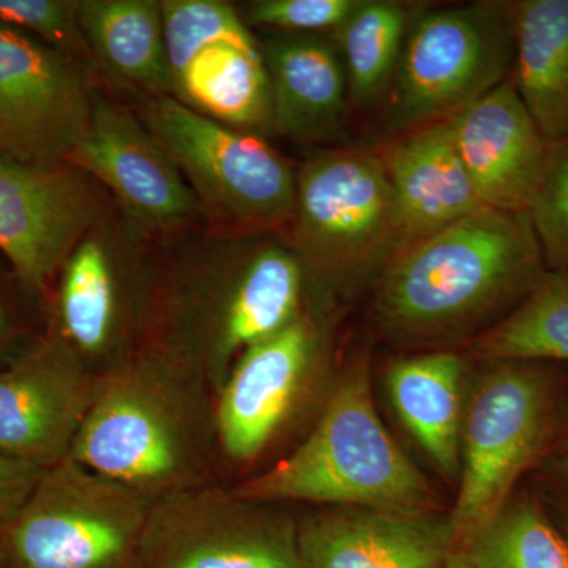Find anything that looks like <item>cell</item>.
Returning a JSON list of instances; mask_svg holds the SVG:
<instances>
[{
  "label": "cell",
  "mask_w": 568,
  "mask_h": 568,
  "mask_svg": "<svg viewBox=\"0 0 568 568\" xmlns=\"http://www.w3.org/2000/svg\"><path fill=\"white\" fill-rule=\"evenodd\" d=\"M547 272L526 212L484 207L399 253L376 286V323L403 345H443L499 323Z\"/></svg>",
  "instance_id": "cell-1"
},
{
  "label": "cell",
  "mask_w": 568,
  "mask_h": 568,
  "mask_svg": "<svg viewBox=\"0 0 568 568\" xmlns=\"http://www.w3.org/2000/svg\"><path fill=\"white\" fill-rule=\"evenodd\" d=\"M207 386L159 347L100 376L69 457L155 500L207 485L213 405Z\"/></svg>",
  "instance_id": "cell-2"
},
{
  "label": "cell",
  "mask_w": 568,
  "mask_h": 568,
  "mask_svg": "<svg viewBox=\"0 0 568 568\" xmlns=\"http://www.w3.org/2000/svg\"><path fill=\"white\" fill-rule=\"evenodd\" d=\"M305 276L287 244L203 245L174 268L152 306L159 347L219 390L242 354L305 312Z\"/></svg>",
  "instance_id": "cell-3"
},
{
  "label": "cell",
  "mask_w": 568,
  "mask_h": 568,
  "mask_svg": "<svg viewBox=\"0 0 568 568\" xmlns=\"http://www.w3.org/2000/svg\"><path fill=\"white\" fill-rule=\"evenodd\" d=\"M261 504L425 514L432 489L377 416L365 364L336 381L310 435L293 454L234 488Z\"/></svg>",
  "instance_id": "cell-4"
},
{
  "label": "cell",
  "mask_w": 568,
  "mask_h": 568,
  "mask_svg": "<svg viewBox=\"0 0 568 568\" xmlns=\"http://www.w3.org/2000/svg\"><path fill=\"white\" fill-rule=\"evenodd\" d=\"M286 233L306 297L323 308L379 282L409 246L383 156L361 149L302 164Z\"/></svg>",
  "instance_id": "cell-5"
},
{
  "label": "cell",
  "mask_w": 568,
  "mask_h": 568,
  "mask_svg": "<svg viewBox=\"0 0 568 568\" xmlns=\"http://www.w3.org/2000/svg\"><path fill=\"white\" fill-rule=\"evenodd\" d=\"M487 364L466 405L459 489L448 517L465 547L517 493L519 478L551 454L562 399L559 365Z\"/></svg>",
  "instance_id": "cell-6"
},
{
  "label": "cell",
  "mask_w": 568,
  "mask_h": 568,
  "mask_svg": "<svg viewBox=\"0 0 568 568\" xmlns=\"http://www.w3.org/2000/svg\"><path fill=\"white\" fill-rule=\"evenodd\" d=\"M138 115L181 171L204 216L239 233H286L297 171L263 136L213 121L170 95L148 97Z\"/></svg>",
  "instance_id": "cell-7"
},
{
  "label": "cell",
  "mask_w": 568,
  "mask_h": 568,
  "mask_svg": "<svg viewBox=\"0 0 568 568\" xmlns=\"http://www.w3.org/2000/svg\"><path fill=\"white\" fill-rule=\"evenodd\" d=\"M515 9L489 0L418 14L387 92L388 132L448 121L508 80Z\"/></svg>",
  "instance_id": "cell-8"
},
{
  "label": "cell",
  "mask_w": 568,
  "mask_h": 568,
  "mask_svg": "<svg viewBox=\"0 0 568 568\" xmlns=\"http://www.w3.org/2000/svg\"><path fill=\"white\" fill-rule=\"evenodd\" d=\"M152 503L67 457L0 534L3 568H140Z\"/></svg>",
  "instance_id": "cell-9"
},
{
  "label": "cell",
  "mask_w": 568,
  "mask_h": 568,
  "mask_svg": "<svg viewBox=\"0 0 568 568\" xmlns=\"http://www.w3.org/2000/svg\"><path fill=\"white\" fill-rule=\"evenodd\" d=\"M170 97L241 132H274L260 40L231 3L163 0Z\"/></svg>",
  "instance_id": "cell-10"
},
{
  "label": "cell",
  "mask_w": 568,
  "mask_h": 568,
  "mask_svg": "<svg viewBox=\"0 0 568 568\" xmlns=\"http://www.w3.org/2000/svg\"><path fill=\"white\" fill-rule=\"evenodd\" d=\"M140 568H302L297 525L234 489H185L153 500Z\"/></svg>",
  "instance_id": "cell-11"
},
{
  "label": "cell",
  "mask_w": 568,
  "mask_h": 568,
  "mask_svg": "<svg viewBox=\"0 0 568 568\" xmlns=\"http://www.w3.org/2000/svg\"><path fill=\"white\" fill-rule=\"evenodd\" d=\"M93 93L69 55L0 24V160L65 163L91 121Z\"/></svg>",
  "instance_id": "cell-12"
},
{
  "label": "cell",
  "mask_w": 568,
  "mask_h": 568,
  "mask_svg": "<svg viewBox=\"0 0 568 568\" xmlns=\"http://www.w3.org/2000/svg\"><path fill=\"white\" fill-rule=\"evenodd\" d=\"M65 163L103 183L129 222L144 233H174L204 215L140 115L102 93H93L91 121Z\"/></svg>",
  "instance_id": "cell-13"
},
{
  "label": "cell",
  "mask_w": 568,
  "mask_h": 568,
  "mask_svg": "<svg viewBox=\"0 0 568 568\" xmlns=\"http://www.w3.org/2000/svg\"><path fill=\"white\" fill-rule=\"evenodd\" d=\"M323 335L312 313L246 349L215 392L213 426L235 463L260 458L290 424L312 387Z\"/></svg>",
  "instance_id": "cell-14"
},
{
  "label": "cell",
  "mask_w": 568,
  "mask_h": 568,
  "mask_svg": "<svg viewBox=\"0 0 568 568\" xmlns=\"http://www.w3.org/2000/svg\"><path fill=\"white\" fill-rule=\"evenodd\" d=\"M99 215L88 175L69 163L0 160V253L29 290L62 272Z\"/></svg>",
  "instance_id": "cell-15"
},
{
  "label": "cell",
  "mask_w": 568,
  "mask_h": 568,
  "mask_svg": "<svg viewBox=\"0 0 568 568\" xmlns=\"http://www.w3.org/2000/svg\"><path fill=\"white\" fill-rule=\"evenodd\" d=\"M100 376L51 336L0 372V454L41 469L70 455Z\"/></svg>",
  "instance_id": "cell-16"
},
{
  "label": "cell",
  "mask_w": 568,
  "mask_h": 568,
  "mask_svg": "<svg viewBox=\"0 0 568 568\" xmlns=\"http://www.w3.org/2000/svg\"><path fill=\"white\" fill-rule=\"evenodd\" d=\"M123 260L118 242L97 223L62 268L55 338L99 376L136 353L130 351L132 336L151 316L144 286Z\"/></svg>",
  "instance_id": "cell-17"
},
{
  "label": "cell",
  "mask_w": 568,
  "mask_h": 568,
  "mask_svg": "<svg viewBox=\"0 0 568 568\" xmlns=\"http://www.w3.org/2000/svg\"><path fill=\"white\" fill-rule=\"evenodd\" d=\"M448 122L481 204L497 211L528 212L544 175L549 142L511 78Z\"/></svg>",
  "instance_id": "cell-18"
},
{
  "label": "cell",
  "mask_w": 568,
  "mask_h": 568,
  "mask_svg": "<svg viewBox=\"0 0 568 568\" xmlns=\"http://www.w3.org/2000/svg\"><path fill=\"white\" fill-rule=\"evenodd\" d=\"M455 545L450 518L331 507L297 525L302 568H439Z\"/></svg>",
  "instance_id": "cell-19"
},
{
  "label": "cell",
  "mask_w": 568,
  "mask_h": 568,
  "mask_svg": "<svg viewBox=\"0 0 568 568\" xmlns=\"http://www.w3.org/2000/svg\"><path fill=\"white\" fill-rule=\"evenodd\" d=\"M274 106V133L301 144L334 140L346 123L343 59L313 33H278L261 41Z\"/></svg>",
  "instance_id": "cell-20"
},
{
  "label": "cell",
  "mask_w": 568,
  "mask_h": 568,
  "mask_svg": "<svg viewBox=\"0 0 568 568\" xmlns=\"http://www.w3.org/2000/svg\"><path fill=\"white\" fill-rule=\"evenodd\" d=\"M381 156L409 245L485 207L448 121L402 134Z\"/></svg>",
  "instance_id": "cell-21"
},
{
  "label": "cell",
  "mask_w": 568,
  "mask_h": 568,
  "mask_svg": "<svg viewBox=\"0 0 568 568\" xmlns=\"http://www.w3.org/2000/svg\"><path fill=\"white\" fill-rule=\"evenodd\" d=\"M463 384L465 358L450 351L405 357L387 372L396 414L447 478L459 476L466 409Z\"/></svg>",
  "instance_id": "cell-22"
},
{
  "label": "cell",
  "mask_w": 568,
  "mask_h": 568,
  "mask_svg": "<svg viewBox=\"0 0 568 568\" xmlns=\"http://www.w3.org/2000/svg\"><path fill=\"white\" fill-rule=\"evenodd\" d=\"M82 37L93 61L148 97L170 95L162 2L82 0Z\"/></svg>",
  "instance_id": "cell-23"
},
{
  "label": "cell",
  "mask_w": 568,
  "mask_h": 568,
  "mask_svg": "<svg viewBox=\"0 0 568 568\" xmlns=\"http://www.w3.org/2000/svg\"><path fill=\"white\" fill-rule=\"evenodd\" d=\"M510 78L545 140H567L568 0L517 2Z\"/></svg>",
  "instance_id": "cell-24"
},
{
  "label": "cell",
  "mask_w": 568,
  "mask_h": 568,
  "mask_svg": "<svg viewBox=\"0 0 568 568\" xmlns=\"http://www.w3.org/2000/svg\"><path fill=\"white\" fill-rule=\"evenodd\" d=\"M484 362L568 365V272L547 271L532 293L470 342Z\"/></svg>",
  "instance_id": "cell-25"
},
{
  "label": "cell",
  "mask_w": 568,
  "mask_h": 568,
  "mask_svg": "<svg viewBox=\"0 0 568 568\" xmlns=\"http://www.w3.org/2000/svg\"><path fill=\"white\" fill-rule=\"evenodd\" d=\"M410 10L394 0H361L345 24L336 29L351 102L365 106L387 95L407 32L416 20Z\"/></svg>",
  "instance_id": "cell-26"
},
{
  "label": "cell",
  "mask_w": 568,
  "mask_h": 568,
  "mask_svg": "<svg viewBox=\"0 0 568 568\" xmlns=\"http://www.w3.org/2000/svg\"><path fill=\"white\" fill-rule=\"evenodd\" d=\"M466 555L470 568H568V537L536 495L515 493Z\"/></svg>",
  "instance_id": "cell-27"
},
{
  "label": "cell",
  "mask_w": 568,
  "mask_h": 568,
  "mask_svg": "<svg viewBox=\"0 0 568 568\" xmlns=\"http://www.w3.org/2000/svg\"><path fill=\"white\" fill-rule=\"evenodd\" d=\"M528 219L547 271L568 272V138L549 144Z\"/></svg>",
  "instance_id": "cell-28"
},
{
  "label": "cell",
  "mask_w": 568,
  "mask_h": 568,
  "mask_svg": "<svg viewBox=\"0 0 568 568\" xmlns=\"http://www.w3.org/2000/svg\"><path fill=\"white\" fill-rule=\"evenodd\" d=\"M80 2L69 0H0V24L39 36L43 43L69 55L89 54L78 20Z\"/></svg>",
  "instance_id": "cell-29"
},
{
  "label": "cell",
  "mask_w": 568,
  "mask_h": 568,
  "mask_svg": "<svg viewBox=\"0 0 568 568\" xmlns=\"http://www.w3.org/2000/svg\"><path fill=\"white\" fill-rule=\"evenodd\" d=\"M358 3L361 0H256L245 7L241 17L248 28L275 29L280 33L336 31Z\"/></svg>",
  "instance_id": "cell-30"
},
{
  "label": "cell",
  "mask_w": 568,
  "mask_h": 568,
  "mask_svg": "<svg viewBox=\"0 0 568 568\" xmlns=\"http://www.w3.org/2000/svg\"><path fill=\"white\" fill-rule=\"evenodd\" d=\"M44 469L0 454V534L28 503Z\"/></svg>",
  "instance_id": "cell-31"
},
{
  "label": "cell",
  "mask_w": 568,
  "mask_h": 568,
  "mask_svg": "<svg viewBox=\"0 0 568 568\" xmlns=\"http://www.w3.org/2000/svg\"><path fill=\"white\" fill-rule=\"evenodd\" d=\"M538 499L568 537V457H548L540 463Z\"/></svg>",
  "instance_id": "cell-32"
},
{
  "label": "cell",
  "mask_w": 568,
  "mask_h": 568,
  "mask_svg": "<svg viewBox=\"0 0 568 568\" xmlns=\"http://www.w3.org/2000/svg\"><path fill=\"white\" fill-rule=\"evenodd\" d=\"M549 457H568V420L556 422V432L555 437H552Z\"/></svg>",
  "instance_id": "cell-33"
},
{
  "label": "cell",
  "mask_w": 568,
  "mask_h": 568,
  "mask_svg": "<svg viewBox=\"0 0 568 568\" xmlns=\"http://www.w3.org/2000/svg\"><path fill=\"white\" fill-rule=\"evenodd\" d=\"M439 568H470L466 551L452 552L446 562L443 564V567Z\"/></svg>",
  "instance_id": "cell-34"
},
{
  "label": "cell",
  "mask_w": 568,
  "mask_h": 568,
  "mask_svg": "<svg viewBox=\"0 0 568 568\" xmlns=\"http://www.w3.org/2000/svg\"><path fill=\"white\" fill-rule=\"evenodd\" d=\"M6 332H7L6 313H3L2 305H0V343H2L3 336H6Z\"/></svg>",
  "instance_id": "cell-35"
},
{
  "label": "cell",
  "mask_w": 568,
  "mask_h": 568,
  "mask_svg": "<svg viewBox=\"0 0 568 568\" xmlns=\"http://www.w3.org/2000/svg\"><path fill=\"white\" fill-rule=\"evenodd\" d=\"M0 568H3L2 558H0Z\"/></svg>",
  "instance_id": "cell-36"
}]
</instances>
